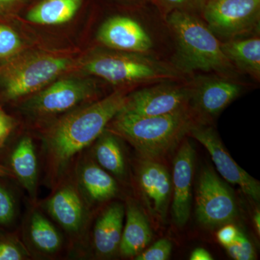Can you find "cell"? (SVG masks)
Here are the masks:
<instances>
[{"label":"cell","mask_w":260,"mask_h":260,"mask_svg":"<svg viewBox=\"0 0 260 260\" xmlns=\"http://www.w3.org/2000/svg\"><path fill=\"white\" fill-rule=\"evenodd\" d=\"M13 127V121L9 116L0 109V145L6 139Z\"/></svg>","instance_id":"4dcf8cb0"},{"label":"cell","mask_w":260,"mask_h":260,"mask_svg":"<svg viewBox=\"0 0 260 260\" xmlns=\"http://www.w3.org/2000/svg\"><path fill=\"white\" fill-rule=\"evenodd\" d=\"M22 254L13 244L10 243H0V260H20Z\"/></svg>","instance_id":"f546056e"},{"label":"cell","mask_w":260,"mask_h":260,"mask_svg":"<svg viewBox=\"0 0 260 260\" xmlns=\"http://www.w3.org/2000/svg\"><path fill=\"white\" fill-rule=\"evenodd\" d=\"M195 151L184 140L174 160L172 178V213L174 223L183 227L190 215L191 184L194 174Z\"/></svg>","instance_id":"4fadbf2b"},{"label":"cell","mask_w":260,"mask_h":260,"mask_svg":"<svg viewBox=\"0 0 260 260\" xmlns=\"http://www.w3.org/2000/svg\"><path fill=\"white\" fill-rule=\"evenodd\" d=\"M138 181L150 208L160 218H166L172 195V181L167 169L156 160L145 159L138 170Z\"/></svg>","instance_id":"5bb4252c"},{"label":"cell","mask_w":260,"mask_h":260,"mask_svg":"<svg viewBox=\"0 0 260 260\" xmlns=\"http://www.w3.org/2000/svg\"><path fill=\"white\" fill-rule=\"evenodd\" d=\"M49 213L69 232L79 230L83 223V204L73 187L66 186L56 193L48 203Z\"/></svg>","instance_id":"ac0fdd59"},{"label":"cell","mask_w":260,"mask_h":260,"mask_svg":"<svg viewBox=\"0 0 260 260\" xmlns=\"http://www.w3.org/2000/svg\"><path fill=\"white\" fill-rule=\"evenodd\" d=\"M97 39L115 51L148 54L153 49L151 36L135 19L125 15L109 18L101 25Z\"/></svg>","instance_id":"8fae6325"},{"label":"cell","mask_w":260,"mask_h":260,"mask_svg":"<svg viewBox=\"0 0 260 260\" xmlns=\"http://www.w3.org/2000/svg\"><path fill=\"white\" fill-rule=\"evenodd\" d=\"M95 92V85L88 80H60L36 95L29 109L37 114H57L69 110Z\"/></svg>","instance_id":"7c38bea8"},{"label":"cell","mask_w":260,"mask_h":260,"mask_svg":"<svg viewBox=\"0 0 260 260\" xmlns=\"http://www.w3.org/2000/svg\"><path fill=\"white\" fill-rule=\"evenodd\" d=\"M239 229L231 224H225L218 231L217 234L218 242L225 247L234 242L237 237Z\"/></svg>","instance_id":"f1b7e54d"},{"label":"cell","mask_w":260,"mask_h":260,"mask_svg":"<svg viewBox=\"0 0 260 260\" xmlns=\"http://www.w3.org/2000/svg\"><path fill=\"white\" fill-rule=\"evenodd\" d=\"M166 15L177 47L172 64L179 71L187 75L200 70L236 78L238 72L224 54L221 42L197 13L174 10Z\"/></svg>","instance_id":"6da1fadb"},{"label":"cell","mask_w":260,"mask_h":260,"mask_svg":"<svg viewBox=\"0 0 260 260\" xmlns=\"http://www.w3.org/2000/svg\"><path fill=\"white\" fill-rule=\"evenodd\" d=\"M124 90H117L99 102L61 119L47 137L48 150L58 164H64L104 133L126 102Z\"/></svg>","instance_id":"7a4b0ae2"},{"label":"cell","mask_w":260,"mask_h":260,"mask_svg":"<svg viewBox=\"0 0 260 260\" xmlns=\"http://www.w3.org/2000/svg\"><path fill=\"white\" fill-rule=\"evenodd\" d=\"M111 122L113 131L125 138L144 159L156 160L176 148L197 121L189 107L154 116L119 112Z\"/></svg>","instance_id":"3957f363"},{"label":"cell","mask_w":260,"mask_h":260,"mask_svg":"<svg viewBox=\"0 0 260 260\" xmlns=\"http://www.w3.org/2000/svg\"><path fill=\"white\" fill-rule=\"evenodd\" d=\"M254 225H255V228L256 231H257L258 234H259L260 233V213L259 211H256L255 215L254 216Z\"/></svg>","instance_id":"836d02e7"},{"label":"cell","mask_w":260,"mask_h":260,"mask_svg":"<svg viewBox=\"0 0 260 260\" xmlns=\"http://www.w3.org/2000/svg\"><path fill=\"white\" fill-rule=\"evenodd\" d=\"M199 13L224 41L259 32L260 0H201Z\"/></svg>","instance_id":"5b68a950"},{"label":"cell","mask_w":260,"mask_h":260,"mask_svg":"<svg viewBox=\"0 0 260 260\" xmlns=\"http://www.w3.org/2000/svg\"><path fill=\"white\" fill-rule=\"evenodd\" d=\"M84 70L118 85L181 81L186 77L173 64L148 54L119 51L98 53L85 63Z\"/></svg>","instance_id":"277c9868"},{"label":"cell","mask_w":260,"mask_h":260,"mask_svg":"<svg viewBox=\"0 0 260 260\" xmlns=\"http://www.w3.org/2000/svg\"><path fill=\"white\" fill-rule=\"evenodd\" d=\"M71 60L61 56L43 55L30 58L10 72L6 80V94L10 99L40 90L62 74Z\"/></svg>","instance_id":"9c48e42d"},{"label":"cell","mask_w":260,"mask_h":260,"mask_svg":"<svg viewBox=\"0 0 260 260\" xmlns=\"http://www.w3.org/2000/svg\"><path fill=\"white\" fill-rule=\"evenodd\" d=\"M189 85V107L197 122L201 124L218 116L245 89L237 78L215 73L193 77Z\"/></svg>","instance_id":"8992f818"},{"label":"cell","mask_w":260,"mask_h":260,"mask_svg":"<svg viewBox=\"0 0 260 260\" xmlns=\"http://www.w3.org/2000/svg\"><path fill=\"white\" fill-rule=\"evenodd\" d=\"M30 237L40 250L54 253L61 245V239L55 228L41 214L36 213L30 222Z\"/></svg>","instance_id":"603a6c76"},{"label":"cell","mask_w":260,"mask_h":260,"mask_svg":"<svg viewBox=\"0 0 260 260\" xmlns=\"http://www.w3.org/2000/svg\"><path fill=\"white\" fill-rule=\"evenodd\" d=\"M172 244L167 239H161L137 255V260H167L170 258Z\"/></svg>","instance_id":"484cf974"},{"label":"cell","mask_w":260,"mask_h":260,"mask_svg":"<svg viewBox=\"0 0 260 260\" xmlns=\"http://www.w3.org/2000/svg\"><path fill=\"white\" fill-rule=\"evenodd\" d=\"M11 165L13 172L24 187L32 194L37 180V158L32 140L23 138L12 154Z\"/></svg>","instance_id":"ffe728a7"},{"label":"cell","mask_w":260,"mask_h":260,"mask_svg":"<svg viewBox=\"0 0 260 260\" xmlns=\"http://www.w3.org/2000/svg\"><path fill=\"white\" fill-rule=\"evenodd\" d=\"M189 81H164L151 84L126 95L120 111L133 115L154 116L189 108Z\"/></svg>","instance_id":"52a82bcc"},{"label":"cell","mask_w":260,"mask_h":260,"mask_svg":"<svg viewBox=\"0 0 260 260\" xmlns=\"http://www.w3.org/2000/svg\"><path fill=\"white\" fill-rule=\"evenodd\" d=\"M165 14L174 10L199 13L201 0H152Z\"/></svg>","instance_id":"4316f807"},{"label":"cell","mask_w":260,"mask_h":260,"mask_svg":"<svg viewBox=\"0 0 260 260\" xmlns=\"http://www.w3.org/2000/svg\"><path fill=\"white\" fill-rule=\"evenodd\" d=\"M20 2V0H0V8H7Z\"/></svg>","instance_id":"d6a6232c"},{"label":"cell","mask_w":260,"mask_h":260,"mask_svg":"<svg viewBox=\"0 0 260 260\" xmlns=\"http://www.w3.org/2000/svg\"><path fill=\"white\" fill-rule=\"evenodd\" d=\"M21 47L18 34L9 27L0 25V57L13 55Z\"/></svg>","instance_id":"d4e9b609"},{"label":"cell","mask_w":260,"mask_h":260,"mask_svg":"<svg viewBox=\"0 0 260 260\" xmlns=\"http://www.w3.org/2000/svg\"><path fill=\"white\" fill-rule=\"evenodd\" d=\"M98 162L106 170L121 177L125 172V164L120 145L115 137L109 133L102 135L95 148Z\"/></svg>","instance_id":"7402d4cb"},{"label":"cell","mask_w":260,"mask_h":260,"mask_svg":"<svg viewBox=\"0 0 260 260\" xmlns=\"http://www.w3.org/2000/svg\"><path fill=\"white\" fill-rule=\"evenodd\" d=\"M80 179L89 197L95 201H106L114 198L117 192L114 178L94 164H88L83 168Z\"/></svg>","instance_id":"44dd1931"},{"label":"cell","mask_w":260,"mask_h":260,"mask_svg":"<svg viewBox=\"0 0 260 260\" xmlns=\"http://www.w3.org/2000/svg\"><path fill=\"white\" fill-rule=\"evenodd\" d=\"M189 259L213 260V258L206 249H203V248H197L191 252Z\"/></svg>","instance_id":"1f68e13d"},{"label":"cell","mask_w":260,"mask_h":260,"mask_svg":"<svg viewBox=\"0 0 260 260\" xmlns=\"http://www.w3.org/2000/svg\"><path fill=\"white\" fill-rule=\"evenodd\" d=\"M124 207L114 204L104 212L94 228V245L99 254L108 256L119 248L124 220Z\"/></svg>","instance_id":"e0dca14e"},{"label":"cell","mask_w":260,"mask_h":260,"mask_svg":"<svg viewBox=\"0 0 260 260\" xmlns=\"http://www.w3.org/2000/svg\"><path fill=\"white\" fill-rule=\"evenodd\" d=\"M83 0H43L27 14L28 21L39 25H59L70 21L80 9Z\"/></svg>","instance_id":"d6986e66"},{"label":"cell","mask_w":260,"mask_h":260,"mask_svg":"<svg viewBox=\"0 0 260 260\" xmlns=\"http://www.w3.org/2000/svg\"><path fill=\"white\" fill-rule=\"evenodd\" d=\"M151 239V229L146 215L138 205L129 203L125 226L119 244L121 254L126 256L138 255L148 245Z\"/></svg>","instance_id":"2e32d148"},{"label":"cell","mask_w":260,"mask_h":260,"mask_svg":"<svg viewBox=\"0 0 260 260\" xmlns=\"http://www.w3.org/2000/svg\"><path fill=\"white\" fill-rule=\"evenodd\" d=\"M222 50L238 73L260 80V38L259 34L234 38L221 42Z\"/></svg>","instance_id":"9a60e30c"},{"label":"cell","mask_w":260,"mask_h":260,"mask_svg":"<svg viewBox=\"0 0 260 260\" xmlns=\"http://www.w3.org/2000/svg\"><path fill=\"white\" fill-rule=\"evenodd\" d=\"M229 255L237 260H253L256 259L254 246L240 230L232 244L225 246Z\"/></svg>","instance_id":"cb8c5ba5"},{"label":"cell","mask_w":260,"mask_h":260,"mask_svg":"<svg viewBox=\"0 0 260 260\" xmlns=\"http://www.w3.org/2000/svg\"><path fill=\"white\" fill-rule=\"evenodd\" d=\"M9 174L8 169L3 166L0 165V177H6Z\"/></svg>","instance_id":"e575fe53"},{"label":"cell","mask_w":260,"mask_h":260,"mask_svg":"<svg viewBox=\"0 0 260 260\" xmlns=\"http://www.w3.org/2000/svg\"><path fill=\"white\" fill-rule=\"evenodd\" d=\"M15 205L11 195L0 186V224L8 223L13 219Z\"/></svg>","instance_id":"83f0119b"},{"label":"cell","mask_w":260,"mask_h":260,"mask_svg":"<svg viewBox=\"0 0 260 260\" xmlns=\"http://www.w3.org/2000/svg\"><path fill=\"white\" fill-rule=\"evenodd\" d=\"M235 199L229 186L210 169L200 174L196 193L198 221L207 228L223 226L237 216Z\"/></svg>","instance_id":"ba28073f"},{"label":"cell","mask_w":260,"mask_h":260,"mask_svg":"<svg viewBox=\"0 0 260 260\" xmlns=\"http://www.w3.org/2000/svg\"><path fill=\"white\" fill-rule=\"evenodd\" d=\"M190 136L201 143L211 155L219 174L227 182L238 185L254 201H259V181L251 177L232 158L211 126L196 122L189 129Z\"/></svg>","instance_id":"30bf717a"}]
</instances>
